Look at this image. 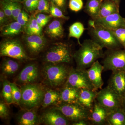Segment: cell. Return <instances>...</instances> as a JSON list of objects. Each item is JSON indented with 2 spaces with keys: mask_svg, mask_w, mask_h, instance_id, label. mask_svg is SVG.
Here are the masks:
<instances>
[{
  "mask_svg": "<svg viewBox=\"0 0 125 125\" xmlns=\"http://www.w3.org/2000/svg\"><path fill=\"white\" fill-rule=\"evenodd\" d=\"M103 48L92 39H85L79 48L73 54L76 68L87 70L98 59L103 58L104 52Z\"/></svg>",
  "mask_w": 125,
  "mask_h": 125,
  "instance_id": "obj_1",
  "label": "cell"
},
{
  "mask_svg": "<svg viewBox=\"0 0 125 125\" xmlns=\"http://www.w3.org/2000/svg\"><path fill=\"white\" fill-rule=\"evenodd\" d=\"M66 64L45 63L41 70V74L46 86L58 88L64 85L71 67Z\"/></svg>",
  "mask_w": 125,
  "mask_h": 125,
  "instance_id": "obj_2",
  "label": "cell"
},
{
  "mask_svg": "<svg viewBox=\"0 0 125 125\" xmlns=\"http://www.w3.org/2000/svg\"><path fill=\"white\" fill-rule=\"evenodd\" d=\"M88 33L92 40L107 49L123 48L111 31L101 25L96 23L93 19L88 23ZM124 49V48H123Z\"/></svg>",
  "mask_w": 125,
  "mask_h": 125,
  "instance_id": "obj_3",
  "label": "cell"
},
{
  "mask_svg": "<svg viewBox=\"0 0 125 125\" xmlns=\"http://www.w3.org/2000/svg\"><path fill=\"white\" fill-rule=\"evenodd\" d=\"M21 89L22 97L19 106L21 109H35L42 105L45 93V86L35 83L23 85Z\"/></svg>",
  "mask_w": 125,
  "mask_h": 125,
  "instance_id": "obj_4",
  "label": "cell"
},
{
  "mask_svg": "<svg viewBox=\"0 0 125 125\" xmlns=\"http://www.w3.org/2000/svg\"><path fill=\"white\" fill-rule=\"evenodd\" d=\"M71 47L66 43H54L46 52L43 60L46 63L69 64L73 57Z\"/></svg>",
  "mask_w": 125,
  "mask_h": 125,
  "instance_id": "obj_5",
  "label": "cell"
},
{
  "mask_svg": "<svg viewBox=\"0 0 125 125\" xmlns=\"http://www.w3.org/2000/svg\"><path fill=\"white\" fill-rule=\"evenodd\" d=\"M0 55L1 57H10L23 62L34 59L29 56L22 43L15 39H7L1 42Z\"/></svg>",
  "mask_w": 125,
  "mask_h": 125,
  "instance_id": "obj_6",
  "label": "cell"
},
{
  "mask_svg": "<svg viewBox=\"0 0 125 125\" xmlns=\"http://www.w3.org/2000/svg\"><path fill=\"white\" fill-rule=\"evenodd\" d=\"M103 58L104 71L125 70V49H107Z\"/></svg>",
  "mask_w": 125,
  "mask_h": 125,
  "instance_id": "obj_7",
  "label": "cell"
},
{
  "mask_svg": "<svg viewBox=\"0 0 125 125\" xmlns=\"http://www.w3.org/2000/svg\"><path fill=\"white\" fill-rule=\"evenodd\" d=\"M54 106L60 110L71 123L82 120H88L91 113L77 102L60 103Z\"/></svg>",
  "mask_w": 125,
  "mask_h": 125,
  "instance_id": "obj_8",
  "label": "cell"
},
{
  "mask_svg": "<svg viewBox=\"0 0 125 125\" xmlns=\"http://www.w3.org/2000/svg\"><path fill=\"white\" fill-rule=\"evenodd\" d=\"M96 100L109 113L122 107V97L107 86L98 92Z\"/></svg>",
  "mask_w": 125,
  "mask_h": 125,
  "instance_id": "obj_9",
  "label": "cell"
},
{
  "mask_svg": "<svg viewBox=\"0 0 125 125\" xmlns=\"http://www.w3.org/2000/svg\"><path fill=\"white\" fill-rule=\"evenodd\" d=\"M64 85L79 89L88 88L97 90L90 80L87 70L72 67H71L67 80Z\"/></svg>",
  "mask_w": 125,
  "mask_h": 125,
  "instance_id": "obj_10",
  "label": "cell"
},
{
  "mask_svg": "<svg viewBox=\"0 0 125 125\" xmlns=\"http://www.w3.org/2000/svg\"><path fill=\"white\" fill-rule=\"evenodd\" d=\"M41 74L38 66L35 63L26 65L22 69L15 79V83L22 86L30 84L37 83Z\"/></svg>",
  "mask_w": 125,
  "mask_h": 125,
  "instance_id": "obj_11",
  "label": "cell"
},
{
  "mask_svg": "<svg viewBox=\"0 0 125 125\" xmlns=\"http://www.w3.org/2000/svg\"><path fill=\"white\" fill-rule=\"evenodd\" d=\"M39 116L40 123L46 125H71L70 122L61 112L55 106H52Z\"/></svg>",
  "mask_w": 125,
  "mask_h": 125,
  "instance_id": "obj_12",
  "label": "cell"
},
{
  "mask_svg": "<svg viewBox=\"0 0 125 125\" xmlns=\"http://www.w3.org/2000/svg\"><path fill=\"white\" fill-rule=\"evenodd\" d=\"M107 86L122 97L125 94V70L112 71Z\"/></svg>",
  "mask_w": 125,
  "mask_h": 125,
  "instance_id": "obj_13",
  "label": "cell"
},
{
  "mask_svg": "<svg viewBox=\"0 0 125 125\" xmlns=\"http://www.w3.org/2000/svg\"><path fill=\"white\" fill-rule=\"evenodd\" d=\"M24 40L27 50L33 55H38L46 45V39L42 35H27Z\"/></svg>",
  "mask_w": 125,
  "mask_h": 125,
  "instance_id": "obj_14",
  "label": "cell"
},
{
  "mask_svg": "<svg viewBox=\"0 0 125 125\" xmlns=\"http://www.w3.org/2000/svg\"><path fill=\"white\" fill-rule=\"evenodd\" d=\"M108 111L96 100L90 114L88 121L91 125H108Z\"/></svg>",
  "mask_w": 125,
  "mask_h": 125,
  "instance_id": "obj_15",
  "label": "cell"
},
{
  "mask_svg": "<svg viewBox=\"0 0 125 125\" xmlns=\"http://www.w3.org/2000/svg\"><path fill=\"white\" fill-rule=\"evenodd\" d=\"M37 108L21 109L16 117V121L19 125H37L41 124Z\"/></svg>",
  "mask_w": 125,
  "mask_h": 125,
  "instance_id": "obj_16",
  "label": "cell"
},
{
  "mask_svg": "<svg viewBox=\"0 0 125 125\" xmlns=\"http://www.w3.org/2000/svg\"><path fill=\"white\" fill-rule=\"evenodd\" d=\"M93 20L96 23L109 29L125 27V18L121 16L119 13H114L105 18H98Z\"/></svg>",
  "mask_w": 125,
  "mask_h": 125,
  "instance_id": "obj_17",
  "label": "cell"
},
{
  "mask_svg": "<svg viewBox=\"0 0 125 125\" xmlns=\"http://www.w3.org/2000/svg\"><path fill=\"white\" fill-rule=\"evenodd\" d=\"M87 70L90 80L95 89L97 90L102 89L104 84L102 76V72L104 71L103 65L97 60Z\"/></svg>",
  "mask_w": 125,
  "mask_h": 125,
  "instance_id": "obj_18",
  "label": "cell"
},
{
  "mask_svg": "<svg viewBox=\"0 0 125 125\" xmlns=\"http://www.w3.org/2000/svg\"><path fill=\"white\" fill-rule=\"evenodd\" d=\"M97 93L96 90L88 88L80 89L77 102L91 112Z\"/></svg>",
  "mask_w": 125,
  "mask_h": 125,
  "instance_id": "obj_19",
  "label": "cell"
},
{
  "mask_svg": "<svg viewBox=\"0 0 125 125\" xmlns=\"http://www.w3.org/2000/svg\"><path fill=\"white\" fill-rule=\"evenodd\" d=\"M60 103V89L45 87V94L41 105L42 108L56 106Z\"/></svg>",
  "mask_w": 125,
  "mask_h": 125,
  "instance_id": "obj_20",
  "label": "cell"
},
{
  "mask_svg": "<svg viewBox=\"0 0 125 125\" xmlns=\"http://www.w3.org/2000/svg\"><path fill=\"white\" fill-rule=\"evenodd\" d=\"M19 68V62L10 57L4 59L0 66L1 71L4 78L13 76L17 73Z\"/></svg>",
  "mask_w": 125,
  "mask_h": 125,
  "instance_id": "obj_21",
  "label": "cell"
},
{
  "mask_svg": "<svg viewBox=\"0 0 125 125\" xmlns=\"http://www.w3.org/2000/svg\"><path fill=\"white\" fill-rule=\"evenodd\" d=\"M79 89L69 86H62L60 89L61 103L77 102Z\"/></svg>",
  "mask_w": 125,
  "mask_h": 125,
  "instance_id": "obj_22",
  "label": "cell"
},
{
  "mask_svg": "<svg viewBox=\"0 0 125 125\" xmlns=\"http://www.w3.org/2000/svg\"><path fill=\"white\" fill-rule=\"evenodd\" d=\"M119 7L120 6L113 1L103 0L101 3L98 14L96 19L105 18L114 13H119Z\"/></svg>",
  "mask_w": 125,
  "mask_h": 125,
  "instance_id": "obj_23",
  "label": "cell"
},
{
  "mask_svg": "<svg viewBox=\"0 0 125 125\" xmlns=\"http://www.w3.org/2000/svg\"><path fill=\"white\" fill-rule=\"evenodd\" d=\"M46 32L48 36L52 38H62L64 33L62 22L57 20L53 21L47 27Z\"/></svg>",
  "mask_w": 125,
  "mask_h": 125,
  "instance_id": "obj_24",
  "label": "cell"
},
{
  "mask_svg": "<svg viewBox=\"0 0 125 125\" xmlns=\"http://www.w3.org/2000/svg\"><path fill=\"white\" fill-rule=\"evenodd\" d=\"M108 125H125V114L122 107L108 113Z\"/></svg>",
  "mask_w": 125,
  "mask_h": 125,
  "instance_id": "obj_25",
  "label": "cell"
},
{
  "mask_svg": "<svg viewBox=\"0 0 125 125\" xmlns=\"http://www.w3.org/2000/svg\"><path fill=\"white\" fill-rule=\"evenodd\" d=\"M23 27L17 21L13 22L1 27V34L3 36H16L21 32Z\"/></svg>",
  "mask_w": 125,
  "mask_h": 125,
  "instance_id": "obj_26",
  "label": "cell"
},
{
  "mask_svg": "<svg viewBox=\"0 0 125 125\" xmlns=\"http://www.w3.org/2000/svg\"><path fill=\"white\" fill-rule=\"evenodd\" d=\"M102 2L100 0H87L84 7V11L92 19H94L97 18Z\"/></svg>",
  "mask_w": 125,
  "mask_h": 125,
  "instance_id": "obj_27",
  "label": "cell"
},
{
  "mask_svg": "<svg viewBox=\"0 0 125 125\" xmlns=\"http://www.w3.org/2000/svg\"><path fill=\"white\" fill-rule=\"evenodd\" d=\"M27 35H42V28L38 23L36 18L32 16L25 27Z\"/></svg>",
  "mask_w": 125,
  "mask_h": 125,
  "instance_id": "obj_28",
  "label": "cell"
},
{
  "mask_svg": "<svg viewBox=\"0 0 125 125\" xmlns=\"http://www.w3.org/2000/svg\"><path fill=\"white\" fill-rule=\"evenodd\" d=\"M85 28L83 23L80 22H76L71 25L69 28V37H73L78 40V42L80 45V39L83 34Z\"/></svg>",
  "mask_w": 125,
  "mask_h": 125,
  "instance_id": "obj_29",
  "label": "cell"
},
{
  "mask_svg": "<svg viewBox=\"0 0 125 125\" xmlns=\"http://www.w3.org/2000/svg\"><path fill=\"white\" fill-rule=\"evenodd\" d=\"M10 83V82L6 79L3 80L1 94L2 99L9 105L13 103Z\"/></svg>",
  "mask_w": 125,
  "mask_h": 125,
  "instance_id": "obj_30",
  "label": "cell"
},
{
  "mask_svg": "<svg viewBox=\"0 0 125 125\" xmlns=\"http://www.w3.org/2000/svg\"><path fill=\"white\" fill-rule=\"evenodd\" d=\"M10 84L12 90L13 103L20 106L22 97V92L21 88H19L15 83H10Z\"/></svg>",
  "mask_w": 125,
  "mask_h": 125,
  "instance_id": "obj_31",
  "label": "cell"
},
{
  "mask_svg": "<svg viewBox=\"0 0 125 125\" xmlns=\"http://www.w3.org/2000/svg\"><path fill=\"white\" fill-rule=\"evenodd\" d=\"M109 30L123 46V48L125 49V27Z\"/></svg>",
  "mask_w": 125,
  "mask_h": 125,
  "instance_id": "obj_32",
  "label": "cell"
},
{
  "mask_svg": "<svg viewBox=\"0 0 125 125\" xmlns=\"http://www.w3.org/2000/svg\"><path fill=\"white\" fill-rule=\"evenodd\" d=\"M49 13L53 17L61 18L65 20H68L69 17L64 14L63 11L59 7L56 6L53 3L51 2L49 6Z\"/></svg>",
  "mask_w": 125,
  "mask_h": 125,
  "instance_id": "obj_33",
  "label": "cell"
},
{
  "mask_svg": "<svg viewBox=\"0 0 125 125\" xmlns=\"http://www.w3.org/2000/svg\"><path fill=\"white\" fill-rule=\"evenodd\" d=\"M11 3V0H1L0 1L1 9L9 19H13Z\"/></svg>",
  "mask_w": 125,
  "mask_h": 125,
  "instance_id": "obj_34",
  "label": "cell"
},
{
  "mask_svg": "<svg viewBox=\"0 0 125 125\" xmlns=\"http://www.w3.org/2000/svg\"><path fill=\"white\" fill-rule=\"evenodd\" d=\"M9 105L3 99L0 102V117L3 120H7L10 116Z\"/></svg>",
  "mask_w": 125,
  "mask_h": 125,
  "instance_id": "obj_35",
  "label": "cell"
},
{
  "mask_svg": "<svg viewBox=\"0 0 125 125\" xmlns=\"http://www.w3.org/2000/svg\"><path fill=\"white\" fill-rule=\"evenodd\" d=\"M83 3L82 0H70L69 7L72 11L78 12L82 9Z\"/></svg>",
  "mask_w": 125,
  "mask_h": 125,
  "instance_id": "obj_36",
  "label": "cell"
},
{
  "mask_svg": "<svg viewBox=\"0 0 125 125\" xmlns=\"http://www.w3.org/2000/svg\"><path fill=\"white\" fill-rule=\"evenodd\" d=\"M12 18L14 20L16 21L18 15L22 11V6L21 3L17 1H12Z\"/></svg>",
  "mask_w": 125,
  "mask_h": 125,
  "instance_id": "obj_37",
  "label": "cell"
},
{
  "mask_svg": "<svg viewBox=\"0 0 125 125\" xmlns=\"http://www.w3.org/2000/svg\"><path fill=\"white\" fill-rule=\"evenodd\" d=\"M50 4L48 0H39L37 9L40 12L49 13Z\"/></svg>",
  "mask_w": 125,
  "mask_h": 125,
  "instance_id": "obj_38",
  "label": "cell"
},
{
  "mask_svg": "<svg viewBox=\"0 0 125 125\" xmlns=\"http://www.w3.org/2000/svg\"><path fill=\"white\" fill-rule=\"evenodd\" d=\"M51 2L65 12L67 7V0H50Z\"/></svg>",
  "mask_w": 125,
  "mask_h": 125,
  "instance_id": "obj_39",
  "label": "cell"
},
{
  "mask_svg": "<svg viewBox=\"0 0 125 125\" xmlns=\"http://www.w3.org/2000/svg\"><path fill=\"white\" fill-rule=\"evenodd\" d=\"M24 4L28 11H32L37 9L33 0H24Z\"/></svg>",
  "mask_w": 125,
  "mask_h": 125,
  "instance_id": "obj_40",
  "label": "cell"
},
{
  "mask_svg": "<svg viewBox=\"0 0 125 125\" xmlns=\"http://www.w3.org/2000/svg\"><path fill=\"white\" fill-rule=\"evenodd\" d=\"M8 17L2 9L0 10V24L1 27L5 25L8 21Z\"/></svg>",
  "mask_w": 125,
  "mask_h": 125,
  "instance_id": "obj_41",
  "label": "cell"
},
{
  "mask_svg": "<svg viewBox=\"0 0 125 125\" xmlns=\"http://www.w3.org/2000/svg\"><path fill=\"white\" fill-rule=\"evenodd\" d=\"M51 15H46L44 14L41 13L38 14L36 15V16L40 18V19L46 23L47 24L51 18Z\"/></svg>",
  "mask_w": 125,
  "mask_h": 125,
  "instance_id": "obj_42",
  "label": "cell"
},
{
  "mask_svg": "<svg viewBox=\"0 0 125 125\" xmlns=\"http://www.w3.org/2000/svg\"><path fill=\"white\" fill-rule=\"evenodd\" d=\"M72 125H90V122L88 120H82L72 122Z\"/></svg>",
  "mask_w": 125,
  "mask_h": 125,
  "instance_id": "obj_43",
  "label": "cell"
},
{
  "mask_svg": "<svg viewBox=\"0 0 125 125\" xmlns=\"http://www.w3.org/2000/svg\"><path fill=\"white\" fill-rule=\"evenodd\" d=\"M28 17V14L24 10H22L20 13L18 15L16 21H19L22 20L23 19L26 17Z\"/></svg>",
  "mask_w": 125,
  "mask_h": 125,
  "instance_id": "obj_44",
  "label": "cell"
},
{
  "mask_svg": "<svg viewBox=\"0 0 125 125\" xmlns=\"http://www.w3.org/2000/svg\"><path fill=\"white\" fill-rule=\"evenodd\" d=\"M29 20V17H27L23 19L22 20H21L19 21H17V22L19 23L23 27H24L26 26L27 23L28 22Z\"/></svg>",
  "mask_w": 125,
  "mask_h": 125,
  "instance_id": "obj_45",
  "label": "cell"
},
{
  "mask_svg": "<svg viewBox=\"0 0 125 125\" xmlns=\"http://www.w3.org/2000/svg\"><path fill=\"white\" fill-rule=\"evenodd\" d=\"M36 18L38 23V24L39 26H40L41 28H43V27H44V26H45V25L47 24L46 23L43 22V21H42V20L40 19V18H39L38 17L36 16Z\"/></svg>",
  "mask_w": 125,
  "mask_h": 125,
  "instance_id": "obj_46",
  "label": "cell"
},
{
  "mask_svg": "<svg viewBox=\"0 0 125 125\" xmlns=\"http://www.w3.org/2000/svg\"><path fill=\"white\" fill-rule=\"evenodd\" d=\"M122 108L123 109V112L125 114V94L122 97Z\"/></svg>",
  "mask_w": 125,
  "mask_h": 125,
  "instance_id": "obj_47",
  "label": "cell"
},
{
  "mask_svg": "<svg viewBox=\"0 0 125 125\" xmlns=\"http://www.w3.org/2000/svg\"><path fill=\"white\" fill-rule=\"evenodd\" d=\"M109 0L112 1L113 2H115L116 4L120 6V3L121 0Z\"/></svg>",
  "mask_w": 125,
  "mask_h": 125,
  "instance_id": "obj_48",
  "label": "cell"
},
{
  "mask_svg": "<svg viewBox=\"0 0 125 125\" xmlns=\"http://www.w3.org/2000/svg\"><path fill=\"white\" fill-rule=\"evenodd\" d=\"M33 1L34 5H35V6H36V8L37 9L39 0H33Z\"/></svg>",
  "mask_w": 125,
  "mask_h": 125,
  "instance_id": "obj_49",
  "label": "cell"
},
{
  "mask_svg": "<svg viewBox=\"0 0 125 125\" xmlns=\"http://www.w3.org/2000/svg\"><path fill=\"white\" fill-rule=\"evenodd\" d=\"M14 1H17V2H22V1H24V0H11Z\"/></svg>",
  "mask_w": 125,
  "mask_h": 125,
  "instance_id": "obj_50",
  "label": "cell"
},
{
  "mask_svg": "<svg viewBox=\"0 0 125 125\" xmlns=\"http://www.w3.org/2000/svg\"><path fill=\"white\" fill-rule=\"evenodd\" d=\"M100 0L101 1H103V0Z\"/></svg>",
  "mask_w": 125,
  "mask_h": 125,
  "instance_id": "obj_51",
  "label": "cell"
},
{
  "mask_svg": "<svg viewBox=\"0 0 125 125\" xmlns=\"http://www.w3.org/2000/svg\"></svg>",
  "mask_w": 125,
  "mask_h": 125,
  "instance_id": "obj_52",
  "label": "cell"
}]
</instances>
